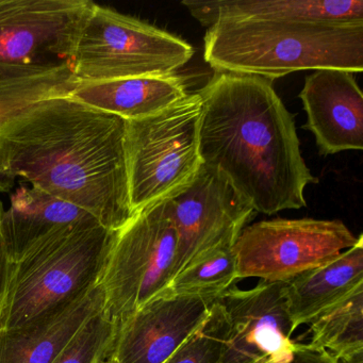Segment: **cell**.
Instances as JSON below:
<instances>
[{
  "mask_svg": "<svg viewBox=\"0 0 363 363\" xmlns=\"http://www.w3.org/2000/svg\"><path fill=\"white\" fill-rule=\"evenodd\" d=\"M71 96L124 121H133L167 109L188 96V92L182 78L169 75L78 84Z\"/></svg>",
  "mask_w": 363,
  "mask_h": 363,
  "instance_id": "e0dca14e",
  "label": "cell"
},
{
  "mask_svg": "<svg viewBox=\"0 0 363 363\" xmlns=\"http://www.w3.org/2000/svg\"><path fill=\"white\" fill-rule=\"evenodd\" d=\"M299 99L307 113L305 128L315 137L322 156L363 148V94L354 73L314 71Z\"/></svg>",
  "mask_w": 363,
  "mask_h": 363,
  "instance_id": "4fadbf2b",
  "label": "cell"
},
{
  "mask_svg": "<svg viewBox=\"0 0 363 363\" xmlns=\"http://www.w3.org/2000/svg\"><path fill=\"white\" fill-rule=\"evenodd\" d=\"M308 325L310 345L337 363H363V284Z\"/></svg>",
  "mask_w": 363,
  "mask_h": 363,
  "instance_id": "d6986e66",
  "label": "cell"
},
{
  "mask_svg": "<svg viewBox=\"0 0 363 363\" xmlns=\"http://www.w3.org/2000/svg\"><path fill=\"white\" fill-rule=\"evenodd\" d=\"M99 363H118L116 362V359H114L113 356L110 357V358H108L107 360L101 361V362Z\"/></svg>",
  "mask_w": 363,
  "mask_h": 363,
  "instance_id": "d4e9b609",
  "label": "cell"
},
{
  "mask_svg": "<svg viewBox=\"0 0 363 363\" xmlns=\"http://www.w3.org/2000/svg\"><path fill=\"white\" fill-rule=\"evenodd\" d=\"M237 281V257L233 246H224L208 252L179 272L167 293L216 301Z\"/></svg>",
  "mask_w": 363,
  "mask_h": 363,
  "instance_id": "ffe728a7",
  "label": "cell"
},
{
  "mask_svg": "<svg viewBox=\"0 0 363 363\" xmlns=\"http://www.w3.org/2000/svg\"><path fill=\"white\" fill-rule=\"evenodd\" d=\"M125 121L71 95L40 101L0 123V193L40 189L116 231L133 212Z\"/></svg>",
  "mask_w": 363,
  "mask_h": 363,
  "instance_id": "6da1fadb",
  "label": "cell"
},
{
  "mask_svg": "<svg viewBox=\"0 0 363 363\" xmlns=\"http://www.w3.org/2000/svg\"><path fill=\"white\" fill-rule=\"evenodd\" d=\"M203 41L206 62L216 73L274 82L299 71L363 69V24L220 21Z\"/></svg>",
  "mask_w": 363,
  "mask_h": 363,
  "instance_id": "277c9868",
  "label": "cell"
},
{
  "mask_svg": "<svg viewBox=\"0 0 363 363\" xmlns=\"http://www.w3.org/2000/svg\"><path fill=\"white\" fill-rule=\"evenodd\" d=\"M97 284L69 305L16 328L0 329V363H52L82 325L104 309Z\"/></svg>",
  "mask_w": 363,
  "mask_h": 363,
  "instance_id": "9a60e30c",
  "label": "cell"
},
{
  "mask_svg": "<svg viewBox=\"0 0 363 363\" xmlns=\"http://www.w3.org/2000/svg\"><path fill=\"white\" fill-rule=\"evenodd\" d=\"M5 209L3 201H0V318L3 314L8 286H9L10 277H11L12 269H13V259L10 255L7 244L4 239L3 233H1V218H3Z\"/></svg>",
  "mask_w": 363,
  "mask_h": 363,
  "instance_id": "cb8c5ba5",
  "label": "cell"
},
{
  "mask_svg": "<svg viewBox=\"0 0 363 363\" xmlns=\"http://www.w3.org/2000/svg\"><path fill=\"white\" fill-rule=\"evenodd\" d=\"M194 55L188 42L92 3L74 55L78 84L175 75Z\"/></svg>",
  "mask_w": 363,
  "mask_h": 363,
  "instance_id": "52a82bcc",
  "label": "cell"
},
{
  "mask_svg": "<svg viewBox=\"0 0 363 363\" xmlns=\"http://www.w3.org/2000/svg\"><path fill=\"white\" fill-rule=\"evenodd\" d=\"M340 220L274 218L246 226L233 245L238 280L288 282L358 242Z\"/></svg>",
  "mask_w": 363,
  "mask_h": 363,
  "instance_id": "9c48e42d",
  "label": "cell"
},
{
  "mask_svg": "<svg viewBox=\"0 0 363 363\" xmlns=\"http://www.w3.org/2000/svg\"><path fill=\"white\" fill-rule=\"evenodd\" d=\"M228 322L218 301H214L205 322L164 363H224Z\"/></svg>",
  "mask_w": 363,
  "mask_h": 363,
  "instance_id": "7402d4cb",
  "label": "cell"
},
{
  "mask_svg": "<svg viewBox=\"0 0 363 363\" xmlns=\"http://www.w3.org/2000/svg\"><path fill=\"white\" fill-rule=\"evenodd\" d=\"M90 0H0V123L71 95L76 44Z\"/></svg>",
  "mask_w": 363,
  "mask_h": 363,
  "instance_id": "3957f363",
  "label": "cell"
},
{
  "mask_svg": "<svg viewBox=\"0 0 363 363\" xmlns=\"http://www.w3.org/2000/svg\"><path fill=\"white\" fill-rule=\"evenodd\" d=\"M260 363H337L326 352L313 347L309 343L296 342L290 356L277 360H267Z\"/></svg>",
  "mask_w": 363,
  "mask_h": 363,
  "instance_id": "603a6c76",
  "label": "cell"
},
{
  "mask_svg": "<svg viewBox=\"0 0 363 363\" xmlns=\"http://www.w3.org/2000/svg\"><path fill=\"white\" fill-rule=\"evenodd\" d=\"M182 5L207 28L241 20L363 24V0H184Z\"/></svg>",
  "mask_w": 363,
  "mask_h": 363,
  "instance_id": "5bb4252c",
  "label": "cell"
},
{
  "mask_svg": "<svg viewBox=\"0 0 363 363\" xmlns=\"http://www.w3.org/2000/svg\"><path fill=\"white\" fill-rule=\"evenodd\" d=\"M363 284V235L333 260L299 274L286 282L289 311L295 329Z\"/></svg>",
  "mask_w": 363,
  "mask_h": 363,
  "instance_id": "2e32d148",
  "label": "cell"
},
{
  "mask_svg": "<svg viewBox=\"0 0 363 363\" xmlns=\"http://www.w3.org/2000/svg\"><path fill=\"white\" fill-rule=\"evenodd\" d=\"M228 322L224 363H260L290 356L296 329L289 311L286 282L231 286L216 299Z\"/></svg>",
  "mask_w": 363,
  "mask_h": 363,
  "instance_id": "8fae6325",
  "label": "cell"
},
{
  "mask_svg": "<svg viewBox=\"0 0 363 363\" xmlns=\"http://www.w3.org/2000/svg\"><path fill=\"white\" fill-rule=\"evenodd\" d=\"M167 206L177 233L175 276L208 252L235 245L256 214L225 177L205 165Z\"/></svg>",
  "mask_w": 363,
  "mask_h": 363,
  "instance_id": "30bf717a",
  "label": "cell"
},
{
  "mask_svg": "<svg viewBox=\"0 0 363 363\" xmlns=\"http://www.w3.org/2000/svg\"><path fill=\"white\" fill-rule=\"evenodd\" d=\"M199 92L155 116L125 121V156L133 214L169 201L188 188L203 167Z\"/></svg>",
  "mask_w": 363,
  "mask_h": 363,
  "instance_id": "8992f818",
  "label": "cell"
},
{
  "mask_svg": "<svg viewBox=\"0 0 363 363\" xmlns=\"http://www.w3.org/2000/svg\"><path fill=\"white\" fill-rule=\"evenodd\" d=\"M214 301L186 295H158L140 307L116 335L118 363H164L205 322Z\"/></svg>",
  "mask_w": 363,
  "mask_h": 363,
  "instance_id": "7c38bea8",
  "label": "cell"
},
{
  "mask_svg": "<svg viewBox=\"0 0 363 363\" xmlns=\"http://www.w3.org/2000/svg\"><path fill=\"white\" fill-rule=\"evenodd\" d=\"M118 327L103 310L89 318L52 363H99L113 354Z\"/></svg>",
  "mask_w": 363,
  "mask_h": 363,
  "instance_id": "44dd1931",
  "label": "cell"
},
{
  "mask_svg": "<svg viewBox=\"0 0 363 363\" xmlns=\"http://www.w3.org/2000/svg\"><path fill=\"white\" fill-rule=\"evenodd\" d=\"M199 94L203 165L225 177L256 213L306 207V188L318 179L306 164L294 116L273 82L216 73Z\"/></svg>",
  "mask_w": 363,
  "mask_h": 363,
  "instance_id": "7a4b0ae2",
  "label": "cell"
},
{
  "mask_svg": "<svg viewBox=\"0 0 363 363\" xmlns=\"http://www.w3.org/2000/svg\"><path fill=\"white\" fill-rule=\"evenodd\" d=\"M114 237L97 220H86L57 227L27 246L13 260L0 329L56 311L97 286Z\"/></svg>",
  "mask_w": 363,
  "mask_h": 363,
  "instance_id": "5b68a950",
  "label": "cell"
},
{
  "mask_svg": "<svg viewBox=\"0 0 363 363\" xmlns=\"http://www.w3.org/2000/svg\"><path fill=\"white\" fill-rule=\"evenodd\" d=\"M86 220H96L73 203L21 184L11 194L9 209L4 211L1 233L14 260L27 246L52 229Z\"/></svg>",
  "mask_w": 363,
  "mask_h": 363,
  "instance_id": "ac0fdd59",
  "label": "cell"
},
{
  "mask_svg": "<svg viewBox=\"0 0 363 363\" xmlns=\"http://www.w3.org/2000/svg\"><path fill=\"white\" fill-rule=\"evenodd\" d=\"M176 254L177 233L167 201L135 212L116 231L99 284L104 311L118 328L144 303L167 293Z\"/></svg>",
  "mask_w": 363,
  "mask_h": 363,
  "instance_id": "ba28073f",
  "label": "cell"
}]
</instances>
